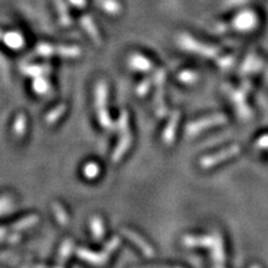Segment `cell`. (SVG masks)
Returning <instances> with one entry per match:
<instances>
[{"mask_svg":"<svg viewBox=\"0 0 268 268\" xmlns=\"http://www.w3.org/2000/svg\"><path fill=\"white\" fill-rule=\"evenodd\" d=\"M96 104H97V112H98V121L103 128H109L112 125L111 118L106 109L107 103V86L103 82H99L96 90Z\"/></svg>","mask_w":268,"mask_h":268,"instance_id":"6da1fadb","label":"cell"},{"mask_svg":"<svg viewBox=\"0 0 268 268\" xmlns=\"http://www.w3.org/2000/svg\"><path fill=\"white\" fill-rule=\"evenodd\" d=\"M120 244H121V240L118 239V237H114L109 244H107L106 250H104L103 253H95L87 250H78L77 253L82 260L88 261V262L91 263H95V265H102V263L106 262L108 256L113 252L114 248H116V247H117Z\"/></svg>","mask_w":268,"mask_h":268,"instance_id":"7a4b0ae2","label":"cell"},{"mask_svg":"<svg viewBox=\"0 0 268 268\" xmlns=\"http://www.w3.org/2000/svg\"><path fill=\"white\" fill-rule=\"evenodd\" d=\"M37 52L43 56L60 55L64 57H77L81 55V49L76 46H53L48 44H40L37 46Z\"/></svg>","mask_w":268,"mask_h":268,"instance_id":"3957f363","label":"cell"},{"mask_svg":"<svg viewBox=\"0 0 268 268\" xmlns=\"http://www.w3.org/2000/svg\"><path fill=\"white\" fill-rule=\"evenodd\" d=\"M239 151V146H232V148H228L226 150L220 151V153H216L214 155H210V157H205L204 159L200 162V165L202 168H211L214 165H216L218 163L222 162V160L227 159V158L232 157Z\"/></svg>","mask_w":268,"mask_h":268,"instance_id":"277c9868","label":"cell"},{"mask_svg":"<svg viewBox=\"0 0 268 268\" xmlns=\"http://www.w3.org/2000/svg\"><path fill=\"white\" fill-rule=\"evenodd\" d=\"M165 81V73L163 70H159V71L155 73V83H157L158 92L157 96H155V108H157L158 116L163 117L165 113H167V108H165L164 99H163V83Z\"/></svg>","mask_w":268,"mask_h":268,"instance_id":"5b68a950","label":"cell"},{"mask_svg":"<svg viewBox=\"0 0 268 268\" xmlns=\"http://www.w3.org/2000/svg\"><path fill=\"white\" fill-rule=\"evenodd\" d=\"M225 121V118L222 116H214V117L210 118H204L201 121H196V122H193L188 127V133L189 134H196L197 132L200 130L205 129V128L209 125V127H213V125L220 124Z\"/></svg>","mask_w":268,"mask_h":268,"instance_id":"8992f818","label":"cell"},{"mask_svg":"<svg viewBox=\"0 0 268 268\" xmlns=\"http://www.w3.org/2000/svg\"><path fill=\"white\" fill-rule=\"evenodd\" d=\"M179 118H180V113L178 111L173 112L171 116H170L169 123H168L167 128H165L164 133H163V141L165 144H171L174 141V137H175L176 127H178Z\"/></svg>","mask_w":268,"mask_h":268,"instance_id":"52a82bcc","label":"cell"},{"mask_svg":"<svg viewBox=\"0 0 268 268\" xmlns=\"http://www.w3.org/2000/svg\"><path fill=\"white\" fill-rule=\"evenodd\" d=\"M123 235H124L128 240H130V241L136 244L137 247H139L144 256H146V257H151V256L154 255V252H153V250H151V247L149 246V244H146V242L144 241L141 236H138L136 232H133V231H130V230H125V228H123Z\"/></svg>","mask_w":268,"mask_h":268,"instance_id":"ba28073f","label":"cell"},{"mask_svg":"<svg viewBox=\"0 0 268 268\" xmlns=\"http://www.w3.org/2000/svg\"><path fill=\"white\" fill-rule=\"evenodd\" d=\"M130 144H132V136H130L129 130H125L124 134L122 136V138H121L120 143H118L117 148H116V150H114L113 153V162H120L121 159H122L123 155L127 153V150L129 149Z\"/></svg>","mask_w":268,"mask_h":268,"instance_id":"9c48e42d","label":"cell"},{"mask_svg":"<svg viewBox=\"0 0 268 268\" xmlns=\"http://www.w3.org/2000/svg\"><path fill=\"white\" fill-rule=\"evenodd\" d=\"M181 45L185 49H189L190 51H194V52H199L201 55L205 56H213L216 52L214 49L207 48V46L201 45V44H197L196 41H194L193 39H186V40H181Z\"/></svg>","mask_w":268,"mask_h":268,"instance_id":"30bf717a","label":"cell"},{"mask_svg":"<svg viewBox=\"0 0 268 268\" xmlns=\"http://www.w3.org/2000/svg\"><path fill=\"white\" fill-rule=\"evenodd\" d=\"M129 64L133 69L139 70V71H148V70L151 69L150 62L141 55H133L132 57H130Z\"/></svg>","mask_w":268,"mask_h":268,"instance_id":"8fae6325","label":"cell"},{"mask_svg":"<svg viewBox=\"0 0 268 268\" xmlns=\"http://www.w3.org/2000/svg\"><path fill=\"white\" fill-rule=\"evenodd\" d=\"M211 244V239L206 236L196 237V236H186L184 239V244L189 247H196V246H209Z\"/></svg>","mask_w":268,"mask_h":268,"instance_id":"7c38bea8","label":"cell"},{"mask_svg":"<svg viewBox=\"0 0 268 268\" xmlns=\"http://www.w3.org/2000/svg\"><path fill=\"white\" fill-rule=\"evenodd\" d=\"M83 27L86 29V31L88 32V35H90L91 37H92V40L95 41L97 45H101V36H99L98 31H97V29H96V26L93 25V23L91 22V19L85 18L83 19Z\"/></svg>","mask_w":268,"mask_h":268,"instance_id":"4fadbf2b","label":"cell"},{"mask_svg":"<svg viewBox=\"0 0 268 268\" xmlns=\"http://www.w3.org/2000/svg\"><path fill=\"white\" fill-rule=\"evenodd\" d=\"M65 108H66V106H65V104H60V106H57L56 108H53L51 112H49V113L46 114V123H49V124H53V123L59 120L62 114H64Z\"/></svg>","mask_w":268,"mask_h":268,"instance_id":"5bb4252c","label":"cell"},{"mask_svg":"<svg viewBox=\"0 0 268 268\" xmlns=\"http://www.w3.org/2000/svg\"><path fill=\"white\" fill-rule=\"evenodd\" d=\"M91 227H92V234L96 239L98 240L103 236V223H102L101 218L95 216L91 221Z\"/></svg>","mask_w":268,"mask_h":268,"instance_id":"9a60e30c","label":"cell"},{"mask_svg":"<svg viewBox=\"0 0 268 268\" xmlns=\"http://www.w3.org/2000/svg\"><path fill=\"white\" fill-rule=\"evenodd\" d=\"M71 247L72 244L71 241H65L62 244L61 248H60V255H59V261H57V266H64L66 260L69 258L70 253H71Z\"/></svg>","mask_w":268,"mask_h":268,"instance_id":"2e32d148","label":"cell"},{"mask_svg":"<svg viewBox=\"0 0 268 268\" xmlns=\"http://www.w3.org/2000/svg\"><path fill=\"white\" fill-rule=\"evenodd\" d=\"M52 207H53V214H55L57 221H59L61 225H66L67 214H66V211H65L64 207H62L61 205L57 204V202H55V204L52 205Z\"/></svg>","mask_w":268,"mask_h":268,"instance_id":"e0dca14e","label":"cell"},{"mask_svg":"<svg viewBox=\"0 0 268 268\" xmlns=\"http://www.w3.org/2000/svg\"><path fill=\"white\" fill-rule=\"evenodd\" d=\"M83 174H85L86 178L93 179L99 174V167L96 163H88L85 165V169H83Z\"/></svg>","mask_w":268,"mask_h":268,"instance_id":"ac0fdd59","label":"cell"},{"mask_svg":"<svg viewBox=\"0 0 268 268\" xmlns=\"http://www.w3.org/2000/svg\"><path fill=\"white\" fill-rule=\"evenodd\" d=\"M49 87H50V85H49L48 81H46L45 78H43V77L37 78V80L34 82L35 91H36L37 93H40V95L45 93L46 91L49 90Z\"/></svg>","mask_w":268,"mask_h":268,"instance_id":"d6986e66","label":"cell"},{"mask_svg":"<svg viewBox=\"0 0 268 268\" xmlns=\"http://www.w3.org/2000/svg\"><path fill=\"white\" fill-rule=\"evenodd\" d=\"M25 127H26V120H25L24 116H19L18 120L15 123V133L18 136H23L25 132Z\"/></svg>","mask_w":268,"mask_h":268,"instance_id":"ffe728a7","label":"cell"},{"mask_svg":"<svg viewBox=\"0 0 268 268\" xmlns=\"http://www.w3.org/2000/svg\"><path fill=\"white\" fill-rule=\"evenodd\" d=\"M8 37H10L11 40H8L6 43H8V45L11 46V48H22L23 44H24V41H23L22 37L16 34L9 35Z\"/></svg>","mask_w":268,"mask_h":268,"instance_id":"44dd1931","label":"cell"},{"mask_svg":"<svg viewBox=\"0 0 268 268\" xmlns=\"http://www.w3.org/2000/svg\"><path fill=\"white\" fill-rule=\"evenodd\" d=\"M37 222V216H30V218H26L24 221L22 222H18L15 225V227L18 228H24V227H29V226L35 225Z\"/></svg>","mask_w":268,"mask_h":268,"instance_id":"7402d4cb","label":"cell"},{"mask_svg":"<svg viewBox=\"0 0 268 268\" xmlns=\"http://www.w3.org/2000/svg\"><path fill=\"white\" fill-rule=\"evenodd\" d=\"M27 70H29L27 72H29L30 74H44L49 72V67L46 66H31Z\"/></svg>","mask_w":268,"mask_h":268,"instance_id":"603a6c76","label":"cell"},{"mask_svg":"<svg viewBox=\"0 0 268 268\" xmlns=\"http://www.w3.org/2000/svg\"><path fill=\"white\" fill-rule=\"evenodd\" d=\"M150 83L151 82L148 80V78H146V81H143V82H142L141 85L138 86V95H141V96L146 95V93L149 91V87H150Z\"/></svg>","mask_w":268,"mask_h":268,"instance_id":"cb8c5ba5","label":"cell"},{"mask_svg":"<svg viewBox=\"0 0 268 268\" xmlns=\"http://www.w3.org/2000/svg\"><path fill=\"white\" fill-rule=\"evenodd\" d=\"M120 129L125 132L128 130V114L127 112H123L122 117L120 118Z\"/></svg>","mask_w":268,"mask_h":268,"instance_id":"d4e9b609","label":"cell"}]
</instances>
